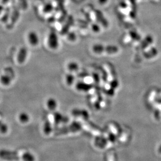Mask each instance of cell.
I'll return each instance as SVG.
<instances>
[{
    "label": "cell",
    "instance_id": "6da1fadb",
    "mask_svg": "<svg viewBox=\"0 0 161 161\" xmlns=\"http://www.w3.org/2000/svg\"><path fill=\"white\" fill-rule=\"evenodd\" d=\"M47 44L49 48L53 50H55L58 48L60 46L59 38L55 31H51L49 33L47 39Z\"/></svg>",
    "mask_w": 161,
    "mask_h": 161
},
{
    "label": "cell",
    "instance_id": "7a4b0ae2",
    "mask_svg": "<svg viewBox=\"0 0 161 161\" xmlns=\"http://www.w3.org/2000/svg\"><path fill=\"white\" fill-rule=\"evenodd\" d=\"M82 129V124L77 121H73L68 127L60 128L57 130V134H65L70 132H76Z\"/></svg>",
    "mask_w": 161,
    "mask_h": 161
},
{
    "label": "cell",
    "instance_id": "3957f363",
    "mask_svg": "<svg viewBox=\"0 0 161 161\" xmlns=\"http://www.w3.org/2000/svg\"><path fill=\"white\" fill-rule=\"evenodd\" d=\"M0 158L8 161H17L20 159L16 152L6 149L0 150Z\"/></svg>",
    "mask_w": 161,
    "mask_h": 161
},
{
    "label": "cell",
    "instance_id": "277c9868",
    "mask_svg": "<svg viewBox=\"0 0 161 161\" xmlns=\"http://www.w3.org/2000/svg\"><path fill=\"white\" fill-rule=\"evenodd\" d=\"M27 39L29 45L33 47H36L40 43V37L38 34L33 31H30L28 33Z\"/></svg>",
    "mask_w": 161,
    "mask_h": 161
},
{
    "label": "cell",
    "instance_id": "5b68a950",
    "mask_svg": "<svg viewBox=\"0 0 161 161\" xmlns=\"http://www.w3.org/2000/svg\"><path fill=\"white\" fill-rule=\"evenodd\" d=\"M28 53V50L25 47L20 49L16 56V60L18 64H23L25 62L27 58Z\"/></svg>",
    "mask_w": 161,
    "mask_h": 161
},
{
    "label": "cell",
    "instance_id": "8992f818",
    "mask_svg": "<svg viewBox=\"0 0 161 161\" xmlns=\"http://www.w3.org/2000/svg\"><path fill=\"white\" fill-rule=\"evenodd\" d=\"M54 121L55 124L58 125L60 124H66L68 122V118L61 113L56 112L54 114Z\"/></svg>",
    "mask_w": 161,
    "mask_h": 161
},
{
    "label": "cell",
    "instance_id": "52a82bcc",
    "mask_svg": "<svg viewBox=\"0 0 161 161\" xmlns=\"http://www.w3.org/2000/svg\"><path fill=\"white\" fill-rule=\"evenodd\" d=\"M46 104L48 108L52 111H55L58 106L57 101L53 97H50L47 99Z\"/></svg>",
    "mask_w": 161,
    "mask_h": 161
},
{
    "label": "cell",
    "instance_id": "ba28073f",
    "mask_svg": "<svg viewBox=\"0 0 161 161\" xmlns=\"http://www.w3.org/2000/svg\"><path fill=\"white\" fill-rule=\"evenodd\" d=\"M12 79L8 74H3L0 76V83L2 85L8 86L12 83Z\"/></svg>",
    "mask_w": 161,
    "mask_h": 161
},
{
    "label": "cell",
    "instance_id": "9c48e42d",
    "mask_svg": "<svg viewBox=\"0 0 161 161\" xmlns=\"http://www.w3.org/2000/svg\"><path fill=\"white\" fill-rule=\"evenodd\" d=\"M79 64L75 61H70L67 65V69L70 73H74L79 70Z\"/></svg>",
    "mask_w": 161,
    "mask_h": 161
},
{
    "label": "cell",
    "instance_id": "30bf717a",
    "mask_svg": "<svg viewBox=\"0 0 161 161\" xmlns=\"http://www.w3.org/2000/svg\"><path fill=\"white\" fill-rule=\"evenodd\" d=\"M21 157L23 161H35L36 160L35 155L30 152H26L23 153Z\"/></svg>",
    "mask_w": 161,
    "mask_h": 161
},
{
    "label": "cell",
    "instance_id": "8fae6325",
    "mask_svg": "<svg viewBox=\"0 0 161 161\" xmlns=\"http://www.w3.org/2000/svg\"><path fill=\"white\" fill-rule=\"evenodd\" d=\"M18 119L21 123L26 124L29 121L30 116L28 113L26 112H21L18 115Z\"/></svg>",
    "mask_w": 161,
    "mask_h": 161
},
{
    "label": "cell",
    "instance_id": "7c38bea8",
    "mask_svg": "<svg viewBox=\"0 0 161 161\" xmlns=\"http://www.w3.org/2000/svg\"><path fill=\"white\" fill-rule=\"evenodd\" d=\"M43 132L45 134H49L52 131V126L51 122L49 121H46L43 125Z\"/></svg>",
    "mask_w": 161,
    "mask_h": 161
},
{
    "label": "cell",
    "instance_id": "4fadbf2b",
    "mask_svg": "<svg viewBox=\"0 0 161 161\" xmlns=\"http://www.w3.org/2000/svg\"><path fill=\"white\" fill-rule=\"evenodd\" d=\"M65 82L68 86H72L75 82V76L72 73H68L65 76Z\"/></svg>",
    "mask_w": 161,
    "mask_h": 161
},
{
    "label": "cell",
    "instance_id": "5bb4252c",
    "mask_svg": "<svg viewBox=\"0 0 161 161\" xmlns=\"http://www.w3.org/2000/svg\"><path fill=\"white\" fill-rule=\"evenodd\" d=\"M8 126L0 120V132H1L2 134H5L8 132Z\"/></svg>",
    "mask_w": 161,
    "mask_h": 161
},
{
    "label": "cell",
    "instance_id": "9a60e30c",
    "mask_svg": "<svg viewBox=\"0 0 161 161\" xmlns=\"http://www.w3.org/2000/svg\"><path fill=\"white\" fill-rule=\"evenodd\" d=\"M67 38L70 41L74 42L77 38L76 34L73 31H70V33H69L67 35Z\"/></svg>",
    "mask_w": 161,
    "mask_h": 161
},
{
    "label": "cell",
    "instance_id": "2e32d148",
    "mask_svg": "<svg viewBox=\"0 0 161 161\" xmlns=\"http://www.w3.org/2000/svg\"><path fill=\"white\" fill-rule=\"evenodd\" d=\"M2 11H3V7L0 5V14L2 13Z\"/></svg>",
    "mask_w": 161,
    "mask_h": 161
}]
</instances>
